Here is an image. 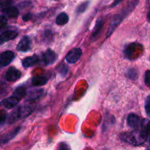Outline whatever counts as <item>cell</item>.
I'll use <instances>...</instances> for the list:
<instances>
[{
	"label": "cell",
	"mask_w": 150,
	"mask_h": 150,
	"mask_svg": "<svg viewBox=\"0 0 150 150\" xmlns=\"http://www.w3.org/2000/svg\"><path fill=\"white\" fill-rule=\"evenodd\" d=\"M35 107V105L33 103H28L21 105L16 111L12 112L9 118V122L10 123H13L20 119L28 117L34 111Z\"/></svg>",
	"instance_id": "obj_1"
},
{
	"label": "cell",
	"mask_w": 150,
	"mask_h": 150,
	"mask_svg": "<svg viewBox=\"0 0 150 150\" xmlns=\"http://www.w3.org/2000/svg\"><path fill=\"white\" fill-rule=\"evenodd\" d=\"M120 138L123 142L132 145H140L144 143L145 141L147 139V138L144 136L141 130L139 132L134 131L122 133L120 136Z\"/></svg>",
	"instance_id": "obj_2"
},
{
	"label": "cell",
	"mask_w": 150,
	"mask_h": 150,
	"mask_svg": "<svg viewBox=\"0 0 150 150\" xmlns=\"http://www.w3.org/2000/svg\"><path fill=\"white\" fill-rule=\"evenodd\" d=\"M82 56V51L81 48H73L71 51H69L68 54L66 57V60L68 63L70 64H74L76 63Z\"/></svg>",
	"instance_id": "obj_3"
},
{
	"label": "cell",
	"mask_w": 150,
	"mask_h": 150,
	"mask_svg": "<svg viewBox=\"0 0 150 150\" xmlns=\"http://www.w3.org/2000/svg\"><path fill=\"white\" fill-rule=\"evenodd\" d=\"M15 58V54L11 51H7L1 53L0 55V65L6 67L12 62Z\"/></svg>",
	"instance_id": "obj_4"
},
{
	"label": "cell",
	"mask_w": 150,
	"mask_h": 150,
	"mask_svg": "<svg viewBox=\"0 0 150 150\" xmlns=\"http://www.w3.org/2000/svg\"><path fill=\"white\" fill-rule=\"evenodd\" d=\"M31 45H32V42H31L30 38L28 36H24L18 43L17 50L21 52H26L31 49Z\"/></svg>",
	"instance_id": "obj_5"
},
{
	"label": "cell",
	"mask_w": 150,
	"mask_h": 150,
	"mask_svg": "<svg viewBox=\"0 0 150 150\" xmlns=\"http://www.w3.org/2000/svg\"><path fill=\"white\" fill-rule=\"evenodd\" d=\"M21 77V73L15 67L8 69L5 74V79L8 81H16Z\"/></svg>",
	"instance_id": "obj_6"
},
{
	"label": "cell",
	"mask_w": 150,
	"mask_h": 150,
	"mask_svg": "<svg viewBox=\"0 0 150 150\" xmlns=\"http://www.w3.org/2000/svg\"><path fill=\"white\" fill-rule=\"evenodd\" d=\"M42 59H43V62L46 65L52 64L55 62L57 59V54L51 49H48L42 55Z\"/></svg>",
	"instance_id": "obj_7"
},
{
	"label": "cell",
	"mask_w": 150,
	"mask_h": 150,
	"mask_svg": "<svg viewBox=\"0 0 150 150\" xmlns=\"http://www.w3.org/2000/svg\"><path fill=\"white\" fill-rule=\"evenodd\" d=\"M2 13H4V16H7L9 18H17L19 14L18 10L16 7H12V6L4 7L2 9Z\"/></svg>",
	"instance_id": "obj_8"
},
{
	"label": "cell",
	"mask_w": 150,
	"mask_h": 150,
	"mask_svg": "<svg viewBox=\"0 0 150 150\" xmlns=\"http://www.w3.org/2000/svg\"><path fill=\"white\" fill-rule=\"evenodd\" d=\"M20 100L18 98H17L16 97L12 95L11 97L8 98H6L3 100V105L5 108H9V109H11V108H14L16 105L19 103Z\"/></svg>",
	"instance_id": "obj_9"
},
{
	"label": "cell",
	"mask_w": 150,
	"mask_h": 150,
	"mask_svg": "<svg viewBox=\"0 0 150 150\" xmlns=\"http://www.w3.org/2000/svg\"><path fill=\"white\" fill-rule=\"evenodd\" d=\"M104 24V19L103 18L98 19L97 21L96 25H95V28L93 29V32L92 34V38L93 40H95L98 36H99L101 30H102V28Z\"/></svg>",
	"instance_id": "obj_10"
},
{
	"label": "cell",
	"mask_w": 150,
	"mask_h": 150,
	"mask_svg": "<svg viewBox=\"0 0 150 150\" xmlns=\"http://www.w3.org/2000/svg\"><path fill=\"white\" fill-rule=\"evenodd\" d=\"M18 36V32L14 30H7L5 32H2V33L0 35L1 40L4 42H7V41L12 40L15 39L16 37Z\"/></svg>",
	"instance_id": "obj_11"
},
{
	"label": "cell",
	"mask_w": 150,
	"mask_h": 150,
	"mask_svg": "<svg viewBox=\"0 0 150 150\" xmlns=\"http://www.w3.org/2000/svg\"><path fill=\"white\" fill-rule=\"evenodd\" d=\"M140 119L138 117L136 114H130V115L127 117V125L130 126V127L133 128H136L140 125Z\"/></svg>",
	"instance_id": "obj_12"
},
{
	"label": "cell",
	"mask_w": 150,
	"mask_h": 150,
	"mask_svg": "<svg viewBox=\"0 0 150 150\" xmlns=\"http://www.w3.org/2000/svg\"><path fill=\"white\" fill-rule=\"evenodd\" d=\"M38 61V57L37 56H32V57H29L25 58L22 62V64L24 67L27 68V67H30L32 66L35 65Z\"/></svg>",
	"instance_id": "obj_13"
},
{
	"label": "cell",
	"mask_w": 150,
	"mask_h": 150,
	"mask_svg": "<svg viewBox=\"0 0 150 150\" xmlns=\"http://www.w3.org/2000/svg\"><path fill=\"white\" fill-rule=\"evenodd\" d=\"M42 89H34V90L29 91V93L27 95V100L28 101H32L38 99V98L42 95Z\"/></svg>",
	"instance_id": "obj_14"
},
{
	"label": "cell",
	"mask_w": 150,
	"mask_h": 150,
	"mask_svg": "<svg viewBox=\"0 0 150 150\" xmlns=\"http://www.w3.org/2000/svg\"><path fill=\"white\" fill-rule=\"evenodd\" d=\"M47 81H48V80H47L46 78L44 77V76H38L32 79V84L35 86H40L46 84Z\"/></svg>",
	"instance_id": "obj_15"
},
{
	"label": "cell",
	"mask_w": 150,
	"mask_h": 150,
	"mask_svg": "<svg viewBox=\"0 0 150 150\" xmlns=\"http://www.w3.org/2000/svg\"><path fill=\"white\" fill-rule=\"evenodd\" d=\"M69 17L65 13H61L56 18V23L59 26H62L68 22Z\"/></svg>",
	"instance_id": "obj_16"
},
{
	"label": "cell",
	"mask_w": 150,
	"mask_h": 150,
	"mask_svg": "<svg viewBox=\"0 0 150 150\" xmlns=\"http://www.w3.org/2000/svg\"><path fill=\"white\" fill-rule=\"evenodd\" d=\"M26 88L23 87V86H19V87H18L13 94V96L18 98L20 100L23 98V97L26 96Z\"/></svg>",
	"instance_id": "obj_17"
},
{
	"label": "cell",
	"mask_w": 150,
	"mask_h": 150,
	"mask_svg": "<svg viewBox=\"0 0 150 150\" xmlns=\"http://www.w3.org/2000/svg\"><path fill=\"white\" fill-rule=\"evenodd\" d=\"M19 130H20V127H19V128H18V129H16V130H15L13 132H10V133H8L7 135H6V137L4 138V139H3V142H8L10 139H13V138L14 137V136L16 135L17 132H18Z\"/></svg>",
	"instance_id": "obj_18"
},
{
	"label": "cell",
	"mask_w": 150,
	"mask_h": 150,
	"mask_svg": "<svg viewBox=\"0 0 150 150\" xmlns=\"http://www.w3.org/2000/svg\"><path fill=\"white\" fill-rule=\"evenodd\" d=\"M127 75L130 79H133V80H135V79H137L138 77L137 71H136V70H134V69H131V70H129V71L127 72Z\"/></svg>",
	"instance_id": "obj_19"
},
{
	"label": "cell",
	"mask_w": 150,
	"mask_h": 150,
	"mask_svg": "<svg viewBox=\"0 0 150 150\" xmlns=\"http://www.w3.org/2000/svg\"><path fill=\"white\" fill-rule=\"evenodd\" d=\"M88 5H89V1H86V2H84L83 3V4H80V5L79 6V7L77 8V13H81L84 12L85 10H86V8H87Z\"/></svg>",
	"instance_id": "obj_20"
},
{
	"label": "cell",
	"mask_w": 150,
	"mask_h": 150,
	"mask_svg": "<svg viewBox=\"0 0 150 150\" xmlns=\"http://www.w3.org/2000/svg\"><path fill=\"white\" fill-rule=\"evenodd\" d=\"M7 23V19L6 16H0V28L4 27L6 26Z\"/></svg>",
	"instance_id": "obj_21"
},
{
	"label": "cell",
	"mask_w": 150,
	"mask_h": 150,
	"mask_svg": "<svg viewBox=\"0 0 150 150\" xmlns=\"http://www.w3.org/2000/svg\"><path fill=\"white\" fill-rule=\"evenodd\" d=\"M44 36H45V40H48V41H51V39H53V34L51 31L45 30L44 32Z\"/></svg>",
	"instance_id": "obj_22"
},
{
	"label": "cell",
	"mask_w": 150,
	"mask_h": 150,
	"mask_svg": "<svg viewBox=\"0 0 150 150\" xmlns=\"http://www.w3.org/2000/svg\"><path fill=\"white\" fill-rule=\"evenodd\" d=\"M145 109H146V114L149 116V110H150V97L148 96L146 100V104H145Z\"/></svg>",
	"instance_id": "obj_23"
},
{
	"label": "cell",
	"mask_w": 150,
	"mask_h": 150,
	"mask_svg": "<svg viewBox=\"0 0 150 150\" xmlns=\"http://www.w3.org/2000/svg\"><path fill=\"white\" fill-rule=\"evenodd\" d=\"M12 3H13V1H12V0H7V1H2V2L0 3V5H1V7H3V8H4V7H7L11 5Z\"/></svg>",
	"instance_id": "obj_24"
},
{
	"label": "cell",
	"mask_w": 150,
	"mask_h": 150,
	"mask_svg": "<svg viewBox=\"0 0 150 150\" xmlns=\"http://www.w3.org/2000/svg\"><path fill=\"white\" fill-rule=\"evenodd\" d=\"M149 81H150L149 70H146V74H145V83H146V86H149V85H150Z\"/></svg>",
	"instance_id": "obj_25"
},
{
	"label": "cell",
	"mask_w": 150,
	"mask_h": 150,
	"mask_svg": "<svg viewBox=\"0 0 150 150\" xmlns=\"http://www.w3.org/2000/svg\"><path fill=\"white\" fill-rule=\"evenodd\" d=\"M59 70L61 73L65 75L66 73H67V67L65 65V64H62L60 67H59Z\"/></svg>",
	"instance_id": "obj_26"
},
{
	"label": "cell",
	"mask_w": 150,
	"mask_h": 150,
	"mask_svg": "<svg viewBox=\"0 0 150 150\" xmlns=\"http://www.w3.org/2000/svg\"><path fill=\"white\" fill-rule=\"evenodd\" d=\"M31 18H32V14H31V13H26V14H25L24 16H23V18H22L23 21H28L30 20Z\"/></svg>",
	"instance_id": "obj_27"
},
{
	"label": "cell",
	"mask_w": 150,
	"mask_h": 150,
	"mask_svg": "<svg viewBox=\"0 0 150 150\" xmlns=\"http://www.w3.org/2000/svg\"><path fill=\"white\" fill-rule=\"evenodd\" d=\"M6 118V113L2 111V112H0V123L4 122V120Z\"/></svg>",
	"instance_id": "obj_28"
},
{
	"label": "cell",
	"mask_w": 150,
	"mask_h": 150,
	"mask_svg": "<svg viewBox=\"0 0 150 150\" xmlns=\"http://www.w3.org/2000/svg\"><path fill=\"white\" fill-rule=\"evenodd\" d=\"M123 1V0H115V1H114V3H113L112 7H114V6L117 5V4H120V3L121 2V1Z\"/></svg>",
	"instance_id": "obj_29"
},
{
	"label": "cell",
	"mask_w": 150,
	"mask_h": 150,
	"mask_svg": "<svg viewBox=\"0 0 150 150\" xmlns=\"http://www.w3.org/2000/svg\"><path fill=\"white\" fill-rule=\"evenodd\" d=\"M4 86H5V84H3V83H0V92L3 91V89H4Z\"/></svg>",
	"instance_id": "obj_30"
},
{
	"label": "cell",
	"mask_w": 150,
	"mask_h": 150,
	"mask_svg": "<svg viewBox=\"0 0 150 150\" xmlns=\"http://www.w3.org/2000/svg\"><path fill=\"white\" fill-rule=\"evenodd\" d=\"M2 43H4V42H3L2 40H1V37H0V45H1Z\"/></svg>",
	"instance_id": "obj_31"
}]
</instances>
